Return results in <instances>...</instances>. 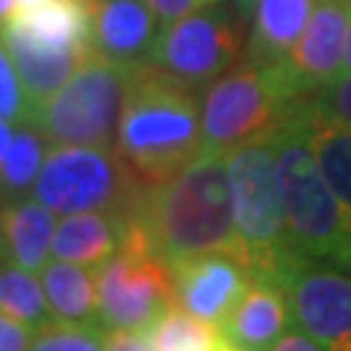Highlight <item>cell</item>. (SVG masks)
Wrapping results in <instances>:
<instances>
[{
	"instance_id": "f1b7e54d",
	"label": "cell",
	"mask_w": 351,
	"mask_h": 351,
	"mask_svg": "<svg viewBox=\"0 0 351 351\" xmlns=\"http://www.w3.org/2000/svg\"><path fill=\"white\" fill-rule=\"evenodd\" d=\"M32 336L34 333L26 323L0 313V351H29Z\"/></svg>"
},
{
	"instance_id": "9c48e42d",
	"label": "cell",
	"mask_w": 351,
	"mask_h": 351,
	"mask_svg": "<svg viewBox=\"0 0 351 351\" xmlns=\"http://www.w3.org/2000/svg\"><path fill=\"white\" fill-rule=\"evenodd\" d=\"M291 323L326 351H351V268L294 250L274 276Z\"/></svg>"
},
{
	"instance_id": "ffe728a7",
	"label": "cell",
	"mask_w": 351,
	"mask_h": 351,
	"mask_svg": "<svg viewBox=\"0 0 351 351\" xmlns=\"http://www.w3.org/2000/svg\"><path fill=\"white\" fill-rule=\"evenodd\" d=\"M42 289L52 317L91 323L97 320V271L86 265L52 261L42 271Z\"/></svg>"
},
{
	"instance_id": "5b68a950",
	"label": "cell",
	"mask_w": 351,
	"mask_h": 351,
	"mask_svg": "<svg viewBox=\"0 0 351 351\" xmlns=\"http://www.w3.org/2000/svg\"><path fill=\"white\" fill-rule=\"evenodd\" d=\"M224 162L245 265L252 278L274 281L281 263L294 252L276 182L274 136L242 143L226 154Z\"/></svg>"
},
{
	"instance_id": "52a82bcc",
	"label": "cell",
	"mask_w": 351,
	"mask_h": 351,
	"mask_svg": "<svg viewBox=\"0 0 351 351\" xmlns=\"http://www.w3.org/2000/svg\"><path fill=\"white\" fill-rule=\"evenodd\" d=\"M130 71L91 52L63 86L34 110L32 123L52 146H114Z\"/></svg>"
},
{
	"instance_id": "7a4b0ae2",
	"label": "cell",
	"mask_w": 351,
	"mask_h": 351,
	"mask_svg": "<svg viewBox=\"0 0 351 351\" xmlns=\"http://www.w3.org/2000/svg\"><path fill=\"white\" fill-rule=\"evenodd\" d=\"M198 91L154 63L130 71L114 149L146 185L180 172L203 149Z\"/></svg>"
},
{
	"instance_id": "8992f818",
	"label": "cell",
	"mask_w": 351,
	"mask_h": 351,
	"mask_svg": "<svg viewBox=\"0 0 351 351\" xmlns=\"http://www.w3.org/2000/svg\"><path fill=\"white\" fill-rule=\"evenodd\" d=\"M149 185L114 146H52L32 188V198L55 213H123L143 198Z\"/></svg>"
},
{
	"instance_id": "ba28073f",
	"label": "cell",
	"mask_w": 351,
	"mask_h": 351,
	"mask_svg": "<svg viewBox=\"0 0 351 351\" xmlns=\"http://www.w3.org/2000/svg\"><path fill=\"white\" fill-rule=\"evenodd\" d=\"M175 304L172 268L156 252L120 247L97 268V320L107 330H151Z\"/></svg>"
},
{
	"instance_id": "d6986e66",
	"label": "cell",
	"mask_w": 351,
	"mask_h": 351,
	"mask_svg": "<svg viewBox=\"0 0 351 351\" xmlns=\"http://www.w3.org/2000/svg\"><path fill=\"white\" fill-rule=\"evenodd\" d=\"M94 3L97 0H45L34 8L19 11L13 21L45 45L91 50Z\"/></svg>"
},
{
	"instance_id": "f546056e",
	"label": "cell",
	"mask_w": 351,
	"mask_h": 351,
	"mask_svg": "<svg viewBox=\"0 0 351 351\" xmlns=\"http://www.w3.org/2000/svg\"><path fill=\"white\" fill-rule=\"evenodd\" d=\"M104 351H154L149 330H107Z\"/></svg>"
},
{
	"instance_id": "44dd1931",
	"label": "cell",
	"mask_w": 351,
	"mask_h": 351,
	"mask_svg": "<svg viewBox=\"0 0 351 351\" xmlns=\"http://www.w3.org/2000/svg\"><path fill=\"white\" fill-rule=\"evenodd\" d=\"M47 138L34 123H19L13 133L11 149L0 164V201L26 198L39 177V169L47 156Z\"/></svg>"
},
{
	"instance_id": "603a6c76",
	"label": "cell",
	"mask_w": 351,
	"mask_h": 351,
	"mask_svg": "<svg viewBox=\"0 0 351 351\" xmlns=\"http://www.w3.org/2000/svg\"><path fill=\"white\" fill-rule=\"evenodd\" d=\"M0 313L11 315L29 328L50 320V304L45 297L42 281L21 265H0Z\"/></svg>"
},
{
	"instance_id": "ac0fdd59",
	"label": "cell",
	"mask_w": 351,
	"mask_h": 351,
	"mask_svg": "<svg viewBox=\"0 0 351 351\" xmlns=\"http://www.w3.org/2000/svg\"><path fill=\"white\" fill-rule=\"evenodd\" d=\"M117 250H120V213H68L63 221H58L52 237L55 258L86 265L94 271L107 263Z\"/></svg>"
},
{
	"instance_id": "e0dca14e",
	"label": "cell",
	"mask_w": 351,
	"mask_h": 351,
	"mask_svg": "<svg viewBox=\"0 0 351 351\" xmlns=\"http://www.w3.org/2000/svg\"><path fill=\"white\" fill-rule=\"evenodd\" d=\"M315 0H258L252 8L247 60L278 63L302 37L315 11Z\"/></svg>"
},
{
	"instance_id": "d6a6232c",
	"label": "cell",
	"mask_w": 351,
	"mask_h": 351,
	"mask_svg": "<svg viewBox=\"0 0 351 351\" xmlns=\"http://www.w3.org/2000/svg\"><path fill=\"white\" fill-rule=\"evenodd\" d=\"M16 13H19V3L16 0H0V26L8 24Z\"/></svg>"
},
{
	"instance_id": "4dcf8cb0",
	"label": "cell",
	"mask_w": 351,
	"mask_h": 351,
	"mask_svg": "<svg viewBox=\"0 0 351 351\" xmlns=\"http://www.w3.org/2000/svg\"><path fill=\"white\" fill-rule=\"evenodd\" d=\"M268 351H326L313 336H307L300 328H289L287 333L271 346Z\"/></svg>"
},
{
	"instance_id": "83f0119b",
	"label": "cell",
	"mask_w": 351,
	"mask_h": 351,
	"mask_svg": "<svg viewBox=\"0 0 351 351\" xmlns=\"http://www.w3.org/2000/svg\"><path fill=\"white\" fill-rule=\"evenodd\" d=\"M151 5V11L156 13V19L164 24H172L177 19L188 16V13H195L201 8H211V5H219L221 0H146Z\"/></svg>"
},
{
	"instance_id": "2e32d148",
	"label": "cell",
	"mask_w": 351,
	"mask_h": 351,
	"mask_svg": "<svg viewBox=\"0 0 351 351\" xmlns=\"http://www.w3.org/2000/svg\"><path fill=\"white\" fill-rule=\"evenodd\" d=\"M55 211L37 198L5 201L0 208V237L8 252V261L32 274H39L52 252L55 237Z\"/></svg>"
},
{
	"instance_id": "8d00e7d4",
	"label": "cell",
	"mask_w": 351,
	"mask_h": 351,
	"mask_svg": "<svg viewBox=\"0 0 351 351\" xmlns=\"http://www.w3.org/2000/svg\"><path fill=\"white\" fill-rule=\"evenodd\" d=\"M216 351H239V349H237V346H232V343H229V341L224 339V343H221V346H219Z\"/></svg>"
},
{
	"instance_id": "e575fe53",
	"label": "cell",
	"mask_w": 351,
	"mask_h": 351,
	"mask_svg": "<svg viewBox=\"0 0 351 351\" xmlns=\"http://www.w3.org/2000/svg\"><path fill=\"white\" fill-rule=\"evenodd\" d=\"M226 3H232L239 11V16H252V8H255L258 0H226Z\"/></svg>"
},
{
	"instance_id": "484cf974",
	"label": "cell",
	"mask_w": 351,
	"mask_h": 351,
	"mask_svg": "<svg viewBox=\"0 0 351 351\" xmlns=\"http://www.w3.org/2000/svg\"><path fill=\"white\" fill-rule=\"evenodd\" d=\"M307 104L315 120L351 128V73L336 75L330 84L317 88L313 97H307Z\"/></svg>"
},
{
	"instance_id": "6da1fadb",
	"label": "cell",
	"mask_w": 351,
	"mask_h": 351,
	"mask_svg": "<svg viewBox=\"0 0 351 351\" xmlns=\"http://www.w3.org/2000/svg\"><path fill=\"white\" fill-rule=\"evenodd\" d=\"M141 213L167 265L208 252H226L245 263L224 156L198 154L180 172L151 185Z\"/></svg>"
},
{
	"instance_id": "9a60e30c",
	"label": "cell",
	"mask_w": 351,
	"mask_h": 351,
	"mask_svg": "<svg viewBox=\"0 0 351 351\" xmlns=\"http://www.w3.org/2000/svg\"><path fill=\"white\" fill-rule=\"evenodd\" d=\"M287 297L271 278H252L250 289L221 323L224 339L239 351H268L289 330Z\"/></svg>"
},
{
	"instance_id": "d4e9b609",
	"label": "cell",
	"mask_w": 351,
	"mask_h": 351,
	"mask_svg": "<svg viewBox=\"0 0 351 351\" xmlns=\"http://www.w3.org/2000/svg\"><path fill=\"white\" fill-rule=\"evenodd\" d=\"M104 339L107 328H101L99 320L73 323L50 317L34 328L29 351H104Z\"/></svg>"
},
{
	"instance_id": "8fae6325",
	"label": "cell",
	"mask_w": 351,
	"mask_h": 351,
	"mask_svg": "<svg viewBox=\"0 0 351 351\" xmlns=\"http://www.w3.org/2000/svg\"><path fill=\"white\" fill-rule=\"evenodd\" d=\"M349 24V0H320L302 37L284 60H278L289 88L307 99L317 88L343 73V47Z\"/></svg>"
},
{
	"instance_id": "30bf717a",
	"label": "cell",
	"mask_w": 351,
	"mask_h": 351,
	"mask_svg": "<svg viewBox=\"0 0 351 351\" xmlns=\"http://www.w3.org/2000/svg\"><path fill=\"white\" fill-rule=\"evenodd\" d=\"M239 52V24L219 5H211L164 24L149 63L182 81L193 91H203L237 65Z\"/></svg>"
},
{
	"instance_id": "d590c367",
	"label": "cell",
	"mask_w": 351,
	"mask_h": 351,
	"mask_svg": "<svg viewBox=\"0 0 351 351\" xmlns=\"http://www.w3.org/2000/svg\"><path fill=\"white\" fill-rule=\"evenodd\" d=\"M19 3V11H26V8H34L39 3H45V0H16Z\"/></svg>"
},
{
	"instance_id": "5bb4252c",
	"label": "cell",
	"mask_w": 351,
	"mask_h": 351,
	"mask_svg": "<svg viewBox=\"0 0 351 351\" xmlns=\"http://www.w3.org/2000/svg\"><path fill=\"white\" fill-rule=\"evenodd\" d=\"M0 42L5 45L13 65L21 75V84L29 97L32 110H37L45 99H50L58 88L81 68L91 50L86 47H52L34 39L16 21L0 26ZM34 114V112H32Z\"/></svg>"
},
{
	"instance_id": "1f68e13d",
	"label": "cell",
	"mask_w": 351,
	"mask_h": 351,
	"mask_svg": "<svg viewBox=\"0 0 351 351\" xmlns=\"http://www.w3.org/2000/svg\"><path fill=\"white\" fill-rule=\"evenodd\" d=\"M13 133H16V128L11 125V120L0 117V164H3L5 154H8V149H11Z\"/></svg>"
},
{
	"instance_id": "4316f807",
	"label": "cell",
	"mask_w": 351,
	"mask_h": 351,
	"mask_svg": "<svg viewBox=\"0 0 351 351\" xmlns=\"http://www.w3.org/2000/svg\"><path fill=\"white\" fill-rule=\"evenodd\" d=\"M32 104L21 84V75L13 65L5 45L0 42V117L11 123H32Z\"/></svg>"
},
{
	"instance_id": "74e56055",
	"label": "cell",
	"mask_w": 351,
	"mask_h": 351,
	"mask_svg": "<svg viewBox=\"0 0 351 351\" xmlns=\"http://www.w3.org/2000/svg\"><path fill=\"white\" fill-rule=\"evenodd\" d=\"M5 258H8V252H5V245H3V237H0V265L5 263Z\"/></svg>"
},
{
	"instance_id": "7c38bea8",
	"label": "cell",
	"mask_w": 351,
	"mask_h": 351,
	"mask_svg": "<svg viewBox=\"0 0 351 351\" xmlns=\"http://www.w3.org/2000/svg\"><path fill=\"white\" fill-rule=\"evenodd\" d=\"M169 268L177 307L219 328L252 284L247 265L226 252L185 258Z\"/></svg>"
},
{
	"instance_id": "3957f363",
	"label": "cell",
	"mask_w": 351,
	"mask_h": 351,
	"mask_svg": "<svg viewBox=\"0 0 351 351\" xmlns=\"http://www.w3.org/2000/svg\"><path fill=\"white\" fill-rule=\"evenodd\" d=\"M274 149L291 247L315 261L351 268V226L310 143L307 99L274 133Z\"/></svg>"
},
{
	"instance_id": "4fadbf2b",
	"label": "cell",
	"mask_w": 351,
	"mask_h": 351,
	"mask_svg": "<svg viewBox=\"0 0 351 351\" xmlns=\"http://www.w3.org/2000/svg\"><path fill=\"white\" fill-rule=\"evenodd\" d=\"M162 21L146 0H97L91 19V50L125 68L149 63Z\"/></svg>"
},
{
	"instance_id": "277c9868",
	"label": "cell",
	"mask_w": 351,
	"mask_h": 351,
	"mask_svg": "<svg viewBox=\"0 0 351 351\" xmlns=\"http://www.w3.org/2000/svg\"><path fill=\"white\" fill-rule=\"evenodd\" d=\"M300 101L278 63H237L201 91V154L226 156L247 141L274 136Z\"/></svg>"
},
{
	"instance_id": "7402d4cb",
	"label": "cell",
	"mask_w": 351,
	"mask_h": 351,
	"mask_svg": "<svg viewBox=\"0 0 351 351\" xmlns=\"http://www.w3.org/2000/svg\"><path fill=\"white\" fill-rule=\"evenodd\" d=\"M310 143L351 226V128L315 120L310 112Z\"/></svg>"
},
{
	"instance_id": "cb8c5ba5",
	"label": "cell",
	"mask_w": 351,
	"mask_h": 351,
	"mask_svg": "<svg viewBox=\"0 0 351 351\" xmlns=\"http://www.w3.org/2000/svg\"><path fill=\"white\" fill-rule=\"evenodd\" d=\"M154 351H216L224 343L221 328L172 307L149 330Z\"/></svg>"
},
{
	"instance_id": "836d02e7",
	"label": "cell",
	"mask_w": 351,
	"mask_h": 351,
	"mask_svg": "<svg viewBox=\"0 0 351 351\" xmlns=\"http://www.w3.org/2000/svg\"><path fill=\"white\" fill-rule=\"evenodd\" d=\"M343 73H351V0H349V24H346V47H343Z\"/></svg>"
}]
</instances>
